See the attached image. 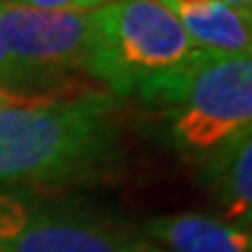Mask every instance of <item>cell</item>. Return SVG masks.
<instances>
[{"mask_svg":"<svg viewBox=\"0 0 252 252\" xmlns=\"http://www.w3.org/2000/svg\"><path fill=\"white\" fill-rule=\"evenodd\" d=\"M122 154L119 103L108 91L0 105V187L96 182L117 171Z\"/></svg>","mask_w":252,"mask_h":252,"instance_id":"1","label":"cell"},{"mask_svg":"<svg viewBox=\"0 0 252 252\" xmlns=\"http://www.w3.org/2000/svg\"><path fill=\"white\" fill-rule=\"evenodd\" d=\"M163 108L173 145L208 157L252 126V59L201 54L175 75L140 91Z\"/></svg>","mask_w":252,"mask_h":252,"instance_id":"2","label":"cell"},{"mask_svg":"<svg viewBox=\"0 0 252 252\" xmlns=\"http://www.w3.org/2000/svg\"><path fill=\"white\" fill-rule=\"evenodd\" d=\"M96 24L98 47L89 75L122 96L150 89L201 54L161 0H112L96 9Z\"/></svg>","mask_w":252,"mask_h":252,"instance_id":"3","label":"cell"},{"mask_svg":"<svg viewBox=\"0 0 252 252\" xmlns=\"http://www.w3.org/2000/svg\"><path fill=\"white\" fill-rule=\"evenodd\" d=\"M0 40L31 87L91 70L98 47L94 12H54L0 0Z\"/></svg>","mask_w":252,"mask_h":252,"instance_id":"4","label":"cell"},{"mask_svg":"<svg viewBox=\"0 0 252 252\" xmlns=\"http://www.w3.org/2000/svg\"><path fill=\"white\" fill-rule=\"evenodd\" d=\"M0 245L5 252H140L150 241L75 208H31L26 224Z\"/></svg>","mask_w":252,"mask_h":252,"instance_id":"5","label":"cell"},{"mask_svg":"<svg viewBox=\"0 0 252 252\" xmlns=\"http://www.w3.org/2000/svg\"><path fill=\"white\" fill-rule=\"evenodd\" d=\"M145 234L163 252H252L250 229L203 213L154 217L147 222Z\"/></svg>","mask_w":252,"mask_h":252,"instance_id":"6","label":"cell"},{"mask_svg":"<svg viewBox=\"0 0 252 252\" xmlns=\"http://www.w3.org/2000/svg\"><path fill=\"white\" fill-rule=\"evenodd\" d=\"M252 131V128H250ZM243 131L208 154L206 185L222 220L250 229L252 222V135Z\"/></svg>","mask_w":252,"mask_h":252,"instance_id":"7","label":"cell"},{"mask_svg":"<svg viewBox=\"0 0 252 252\" xmlns=\"http://www.w3.org/2000/svg\"><path fill=\"white\" fill-rule=\"evenodd\" d=\"M173 12L198 52L215 56L252 54V14L229 7L222 0H198Z\"/></svg>","mask_w":252,"mask_h":252,"instance_id":"8","label":"cell"},{"mask_svg":"<svg viewBox=\"0 0 252 252\" xmlns=\"http://www.w3.org/2000/svg\"><path fill=\"white\" fill-rule=\"evenodd\" d=\"M28 210L31 208L24 201L9 196V194H0V243L12 238L21 226L26 224Z\"/></svg>","mask_w":252,"mask_h":252,"instance_id":"9","label":"cell"},{"mask_svg":"<svg viewBox=\"0 0 252 252\" xmlns=\"http://www.w3.org/2000/svg\"><path fill=\"white\" fill-rule=\"evenodd\" d=\"M7 2L37 9H54V12H94L112 0H7Z\"/></svg>","mask_w":252,"mask_h":252,"instance_id":"10","label":"cell"},{"mask_svg":"<svg viewBox=\"0 0 252 252\" xmlns=\"http://www.w3.org/2000/svg\"><path fill=\"white\" fill-rule=\"evenodd\" d=\"M26 87H31L26 75L21 72V68H19L17 63L12 61L9 52L5 49L2 40H0V89H5V91L17 89V94H19V89H26Z\"/></svg>","mask_w":252,"mask_h":252,"instance_id":"11","label":"cell"},{"mask_svg":"<svg viewBox=\"0 0 252 252\" xmlns=\"http://www.w3.org/2000/svg\"><path fill=\"white\" fill-rule=\"evenodd\" d=\"M224 5L238 9V12H245V14H252V0H222Z\"/></svg>","mask_w":252,"mask_h":252,"instance_id":"12","label":"cell"},{"mask_svg":"<svg viewBox=\"0 0 252 252\" xmlns=\"http://www.w3.org/2000/svg\"><path fill=\"white\" fill-rule=\"evenodd\" d=\"M26 98L24 94H17V91H5L0 89V105H9V103H17V100Z\"/></svg>","mask_w":252,"mask_h":252,"instance_id":"13","label":"cell"},{"mask_svg":"<svg viewBox=\"0 0 252 252\" xmlns=\"http://www.w3.org/2000/svg\"><path fill=\"white\" fill-rule=\"evenodd\" d=\"M140 252H163V250H159V248H157V245H147V248H145V250H140Z\"/></svg>","mask_w":252,"mask_h":252,"instance_id":"14","label":"cell"},{"mask_svg":"<svg viewBox=\"0 0 252 252\" xmlns=\"http://www.w3.org/2000/svg\"><path fill=\"white\" fill-rule=\"evenodd\" d=\"M0 252H5V248H2V245H0Z\"/></svg>","mask_w":252,"mask_h":252,"instance_id":"15","label":"cell"}]
</instances>
